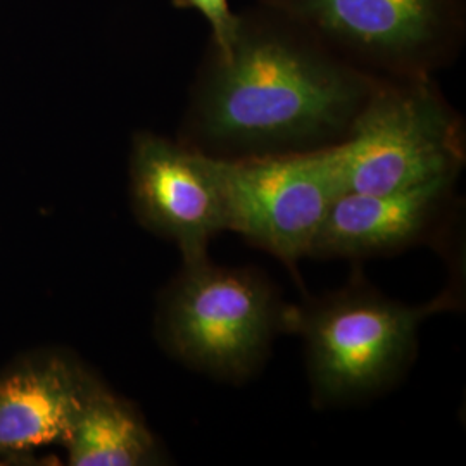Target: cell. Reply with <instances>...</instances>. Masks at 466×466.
Listing matches in <instances>:
<instances>
[{"mask_svg": "<svg viewBox=\"0 0 466 466\" xmlns=\"http://www.w3.org/2000/svg\"><path fill=\"white\" fill-rule=\"evenodd\" d=\"M287 317L289 306L261 273L204 256L184 261L167 285L156 332L185 367L238 385L267 363L275 337L287 332Z\"/></svg>", "mask_w": 466, "mask_h": 466, "instance_id": "cell-3", "label": "cell"}, {"mask_svg": "<svg viewBox=\"0 0 466 466\" xmlns=\"http://www.w3.org/2000/svg\"><path fill=\"white\" fill-rule=\"evenodd\" d=\"M452 187L394 194L344 192L333 200L309 256L368 258L406 249L432 232Z\"/></svg>", "mask_w": 466, "mask_h": 466, "instance_id": "cell-9", "label": "cell"}, {"mask_svg": "<svg viewBox=\"0 0 466 466\" xmlns=\"http://www.w3.org/2000/svg\"><path fill=\"white\" fill-rule=\"evenodd\" d=\"M337 149L346 192L454 185L465 165V125L433 76L379 78Z\"/></svg>", "mask_w": 466, "mask_h": 466, "instance_id": "cell-4", "label": "cell"}, {"mask_svg": "<svg viewBox=\"0 0 466 466\" xmlns=\"http://www.w3.org/2000/svg\"><path fill=\"white\" fill-rule=\"evenodd\" d=\"M377 78L433 76L466 40L465 0H258Z\"/></svg>", "mask_w": 466, "mask_h": 466, "instance_id": "cell-5", "label": "cell"}, {"mask_svg": "<svg viewBox=\"0 0 466 466\" xmlns=\"http://www.w3.org/2000/svg\"><path fill=\"white\" fill-rule=\"evenodd\" d=\"M99 379L65 350H36L0 371V452L25 458L65 446L86 394Z\"/></svg>", "mask_w": 466, "mask_h": 466, "instance_id": "cell-8", "label": "cell"}, {"mask_svg": "<svg viewBox=\"0 0 466 466\" xmlns=\"http://www.w3.org/2000/svg\"><path fill=\"white\" fill-rule=\"evenodd\" d=\"M377 76L296 19L256 2L230 42H208L180 140L217 157L327 147L350 132Z\"/></svg>", "mask_w": 466, "mask_h": 466, "instance_id": "cell-1", "label": "cell"}, {"mask_svg": "<svg viewBox=\"0 0 466 466\" xmlns=\"http://www.w3.org/2000/svg\"><path fill=\"white\" fill-rule=\"evenodd\" d=\"M219 163L227 230L287 265L309 256L333 200L346 192L337 144Z\"/></svg>", "mask_w": 466, "mask_h": 466, "instance_id": "cell-6", "label": "cell"}, {"mask_svg": "<svg viewBox=\"0 0 466 466\" xmlns=\"http://www.w3.org/2000/svg\"><path fill=\"white\" fill-rule=\"evenodd\" d=\"M178 9H194L209 25V42L218 47H225L232 38L238 13H233L230 0H173Z\"/></svg>", "mask_w": 466, "mask_h": 466, "instance_id": "cell-11", "label": "cell"}, {"mask_svg": "<svg viewBox=\"0 0 466 466\" xmlns=\"http://www.w3.org/2000/svg\"><path fill=\"white\" fill-rule=\"evenodd\" d=\"M4 460H13V458H9V456H5V454L0 452V466L7 465V461H4Z\"/></svg>", "mask_w": 466, "mask_h": 466, "instance_id": "cell-12", "label": "cell"}, {"mask_svg": "<svg viewBox=\"0 0 466 466\" xmlns=\"http://www.w3.org/2000/svg\"><path fill=\"white\" fill-rule=\"evenodd\" d=\"M450 306L448 296L410 306L363 283L289 306L287 332L304 340L313 404L340 406L390 389L417 356L421 323Z\"/></svg>", "mask_w": 466, "mask_h": 466, "instance_id": "cell-2", "label": "cell"}, {"mask_svg": "<svg viewBox=\"0 0 466 466\" xmlns=\"http://www.w3.org/2000/svg\"><path fill=\"white\" fill-rule=\"evenodd\" d=\"M63 448L71 466H142L159 460L146 420L100 380L86 394Z\"/></svg>", "mask_w": 466, "mask_h": 466, "instance_id": "cell-10", "label": "cell"}, {"mask_svg": "<svg viewBox=\"0 0 466 466\" xmlns=\"http://www.w3.org/2000/svg\"><path fill=\"white\" fill-rule=\"evenodd\" d=\"M135 217L177 244L184 261L208 256L227 230L221 163L217 156L152 132H137L128 159Z\"/></svg>", "mask_w": 466, "mask_h": 466, "instance_id": "cell-7", "label": "cell"}]
</instances>
